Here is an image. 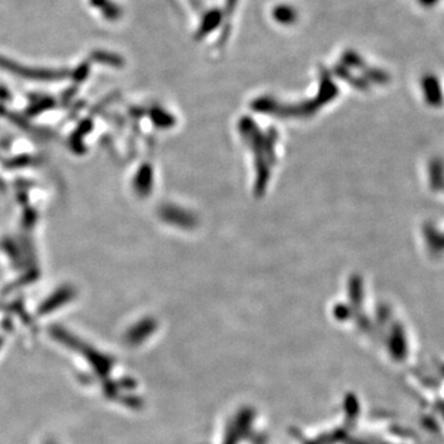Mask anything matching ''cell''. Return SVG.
<instances>
[{"label":"cell","mask_w":444,"mask_h":444,"mask_svg":"<svg viewBox=\"0 0 444 444\" xmlns=\"http://www.w3.org/2000/svg\"><path fill=\"white\" fill-rule=\"evenodd\" d=\"M222 20V12L219 9H213L210 12H207L204 18H202V25L198 30L196 34V39L202 40L205 36L209 35L210 32H213V30L216 29Z\"/></svg>","instance_id":"1"},{"label":"cell","mask_w":444,"mask_h":444,"mask_svg":"<svg viewBox=\"0 0 444 444\" xmlns=\"http://www.w3.org/2000/svg\"><path fill=\"white\" fill-rule=\"evenodd\" d=\"M273 19L282 25L294 24L297 19V12L293 6L280 4L273 9Z\"/></svg>","instance_id":"2"},{"label":"cell","mask_w":444,"mask_h":444,"mask_svg":"<svg viewBox=\"0 0 444 444\" xmlns=\"http://www.w3.org/2000/svg\"><path fill=\"white\" fill-rule=\"evenodd\" d=\"M238 0H226L225 12L226 15H231L235 8H236Z\"/></svg>","instance_id":"3"}]
</instances>
